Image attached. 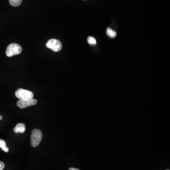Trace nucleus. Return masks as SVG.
<instances>
[{
	"mask_svg": "<svg viewBox=\"0 0 170 170\" xmlns=\"http://www.w3.org/2000/svg\"><path fill=\"white\" fill-rule=\"evenodd\" d=\"M42 131L39 129H35L33 130L31 135L30 144L33 147H37L42 139Z\"/></svg>",
	"mask_w": 170,
	"mask_h": 170,
	"instance_id": "f257e3e1",
	"label": "nucleus"
},
{
	"mask_svg": "<svg viewBox=\"0 0 170 170\" xmlns=\"http://www.w3.org/2000/svg\"><path fill=\"white\" fill-rule=\"evenodd\" d=\"M22 51V49L20 45L17 43H11L7 47L6 53L7 56L10 57L15 55L20 54Z\"/></svg>",
	"mask_w": 170,
	"mask_h": 170,
	"instance_id": "f03ea898",
	"label": "nucleus"
},
{
	"mask_svg": "<svg viewBox=\"0 0 170 170\" xmlns=\"http://www.w3.org/2000/svg\"><path fill=\"white\" fill-rule=\"evenodd\" d=\"M15 96L19 100H23L33 99L34 97L32 92L22 88H19L16 91Z\"/></svg>",
	"mask_w": 170,
	"mask_h": 170,
	"instance_id": "7ed1b4c3",
	"label": "nucleus"
},
{
	"mask_svg": "<svg viewBox=\"0 0 170 170\" xmlns=\"http://www.w3.org/2000/svg\"><path fill=\"white\" fill-rule=\"evenodd\" d=\"M47 48L52 50L53 51L57 52L62 48V44L59 40L55 39H51L48 41L46 44Z\"/></svg>",
	"mask_w": 170,
	"mask_h": 170,
	"instance_id": "20e7f679",
	"label": "nucleus"
},
{
	"mask_svg": "<svg viewBox=\"0 0 170 170\" xmlns=\"http://www.w3.org/2000/svg\"><path fill=\"white\" fill-rule=\"evenodd\" d=\"M37 103V100L33 98L29 100H19L17 102V105L19 108L23 109L30 106L36 105Z\"/></svg>",
	"mask_w": 170,
	"mask_h": 170,
	"instance_id": "39448f33",
	"label": "nucleus"
},
{
	"mask_svg": "<svg viewBox=\"0 0 170 170\" xmlns=\"http://www.w3.org/2000/svg\"><path fill=\"white\" fill-rule=\"evenodd\" d=\"M26 130V126L22 123L18 124L16 126L14 129V131L15 133H24Z\"/></svg>",
	"mask_w": 170,
	"mask_h": 170,
	"instance_id": "423d86ee",
	"label": "nucleus"
},
{
	"mask_svg": "<svg viewBox=\"0 0 170 170\" xmlns=\"http://www.w3.org/2000/svg\"><path fill=\"white\" fill-rule=\"evenodd\" d=\"M0 148H1V149L5 152L7 153L9 152V148L6 147L5 141L2 139H0Z\"/></svg>",
	"mask_w": 170,
	"mask_h": 170,
	"instance_id": "0eeeda50",
	"label": "nucleus"
},
{
	"mask_svg": "<svg viewBox=\"0 0 170 170\" xmlns=\"http://www.w3.org/2000/svg\"><path fill=\"white\" fill-rule=\"evenodd\" d=\"M22 0H9L10 4L13 7H18L22 3Z\"/></svg>",
	"mask_w": 170,
	"mask_h": 170,
	"instance_id": "6e6552de",
	"label": "nucleus"
},
{
	"mask_svg": "<svg viewBox=\"0 0 170 170\" xmlns=\"http://www.w3.org/2000/svg\"><path fill=\"white\" fill-rule=\"evenodd\" d=\"M107 34L111 38H114L116 36V32L110 28L107 29Z\"/></svg>",
	"mask_w": 170,
	"mask_h": 170,
	"instance_id": "1a4fd4ad",
	"label": "nucleus"
},
{
	"mask_svg": "<svg viewBox=\"0 0 170 170\" xmlns=\"http://www.w3.org/2000/svg\"><path fill=\"white\" fill-rule=\"evenodd\" d=\"M88 42L90 45H96V43H97L96 39L92 37H88Z\"/></svg>",
	"mask_w": 170,
	"mask_h": 170,
	"instance_id": "9d476101",
	"label": "nucleus"
},
{
	"mask_svg": "<svg viewBox=\"0 0 170 170\" xmlns=\"http://www.w3.org/2000/svg\"><path fill=\"white\" fill-rule=\"evenodd\" d=\"M5 167L4 163L0 161V170H2Z\"/></svg>",
	"mask_w": 170,
	"mask_h": 170,
	"instance_id": "9b49d317",
	"label": "nucleus"
},
{
	"mask_svg": "<svg viewBox=\"0 0 170 170\" xmlns=\"http://www.w3.org/2000/svg\"><path fill=\"white\" fill-rule=\"evenodd\" d=\"M69 170H79V169H75L74 168H70L69 169Z\"/></svg>",
	"mask_w": 170,
	"mask_h": 170,
	"instance_id": "f8f14e48",
	"label": "nucleus"
},
{
	"mask_svg": "<svg viewBox=\"0 0 170 170\" xmlns=\"http://www.w3.org/2000/svg\"><path fill=\"white\" fill-rule=\"evenodd\" d=\"M2 119V116L1 115H0V120H1Z\"/></svg>",
	"mask_w": 170,
	"mask_h": 170,
	"instance_id": "ddd939ff",
	"label": "nucleus"
},
{
	"mask_svg": "<svg viewBox=\"0 0 170 170\" xmlns=\"http://www.w3.org/2000/svg\"></svg>",
	"mask_w": 170,
	"mask_h": 170,
	"instance_id": "4468645a",
	"label": "nucleus"
}]
</instances>
